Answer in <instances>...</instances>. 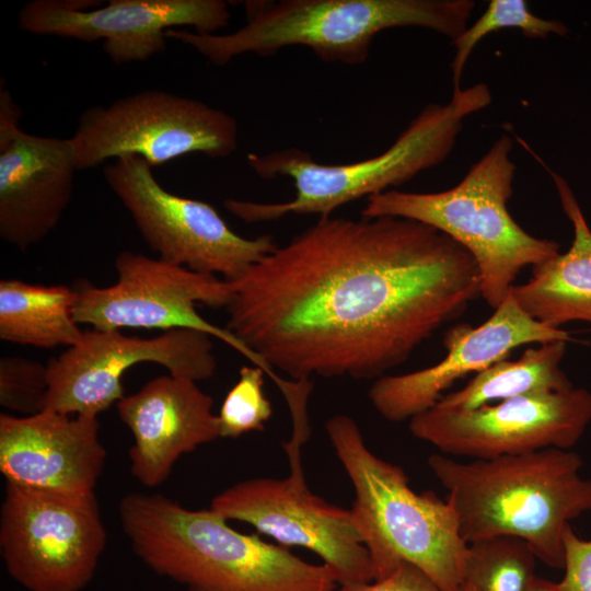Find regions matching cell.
I'll return each instance as SVG.
<instances>
[{
    "label": "cell",
    "instance_id": "obj_1",
    "mask_svg": "<svg viewBox=\"0 0 591 591\" xmlns=\"http://www.w3.org/2000/svg\"><path fill=\"white\" fill-rule=\"evenodd\" d=\"M230 282L225 328L296 381L386 375L480 296L465 247L397 217H318Z\"/></svg>",
    "mask_w": 591,
    "mask_h": 591
},
{
    "label": "cell",
    "instance_id": "obj_2",
    "mask_svg": "<svg viewBox=\"0 0 591 591\" xmlns=\"http://www.w3.org/2000/svg\"><path fill=\"white\" fill-rule=\"evenodd\" d=\"M137 557L186 591H335L334 573L258 534L231 528L213 510H189L160 494L132 493L118 505Z\"/></svg>",
    "mask_w": 591,
    "mask_h": 591
},
{
    "label": "cell",
    "instance_id": "obj_3",
    "mask_svg": "<svg viewBox=\"0 0 591 591\" xmlns=\"http://www.w3.org/2000/svg\"><path fill=\"white\" fill-rule=\"evenodd\" d=\"M428 465L448 489L447 500L467 544L515 537L545 565L564 568V531L591 511V479L580 476L583 461L578 453L549 448L467 463L434 453Z\"/></svg>",
    "mask_w": 591,
    "mask_h": 591
},
{
    "label": "cell",
    "instance_id": "obj_4",
    "mask_svg": "<svg viewBox=\"0 0 591 591\" xmlns=\"http://www.w3.org/2000/svg\"><path fill=\"white\" fill-rule=\"evenodd\" d=\"M246 22L228 34L173 28L167 38L193 47L216 67L244 54L276 55L290 46L311 49L321 60L363 63L379 33L425 27L457 38L475 8L472 0H259L244 2Z\"/></svg>",
    "mask_w": 591,
    "mask_h": 591
},
{
    "label": "cell",
    "instance_id": "obj_5",
    "mask_svg": "<svg viewBox=\"0 0 591 591\" xmlns=\"http://www.w3.org/2000/svg\"><path fill=\"white\" fill-rule=\"evenodd\" d=\"M491 102L485 83L453 91L447 104L431 103L408 124L384 152L346 164H324L298 148L250 153L247 163L264 179L288 177L296 194L282 202L227 199V210L247 223L288 215L332 216L341 206L399 186L442 163L453 150L463 120Z\"/></svg>",
    "mask_w": 591,
    "mask_h": 591
},
{
    "label": "cell",
    "instance_id": "obj_6",
    "mask_svg": "<svg viewBox=\"0 0 591 591\" xmlns=\"http://www.w3.org/2000/svg\"><path fill=\"white\" fill-rule=\"evenodd\" d=\"M328 439L355 491L352 511L370 553L375 580L402 563L426 573L442 591L464 583L468 544L450 503L432 491L416 494L404 470L372 453L355 419L335 415Z\"/></svg>",
    "mask_w": 591,
    "mask_h": 591
},
{
    "label": "cell",
    "instance_id": "obj_7",
    "mask_svg": "<svg viewBox=\"0 0 591 591\" xmlns=\"http://www.w3.org/2000/svg\"><path fill=\"white\" fill-rule=\"evenodd\" d=\"M512 139L500 136L462 181L437 193L390 189L367 198L362 217H397L428 224L465 247L480 277V296L497 309L525 266H536L559 253L553 240L524 231L511 217L515 165Z\"/></svg>",
    "mask_w": 591,
    "mask_h": 591
},
{
    "label": "cell",
    "instance_id": "obj_8",
    "mask_svg": "<svg viewBox=\"0 0 591 591\" xmlns=\"http://www.w3.org/2000/svg\"><path fill=\"white\" fill-rule=\"evenodd\" d=\"M106 545L96 496L5 482L0 553L8 573L28 591H81Z\"/></svg>",
    "mask_w": 591,
    "mask_h": 591
},
{
    "label": "cell",
    "instance_id": "obj_9",
    "mask_svg": "<svg viewBox=\"0 0 591 591\" xmlns=\"http://www.w3.org/2000/svg\"><path fill=\"white\" fill-rule=\"evenodd\" d=\"M117 281L107 287L83 282L74 290L73 316L78 324L100 331L123 328L193 329L216 337L262 368L278 386L285 379L229 329L204 318L198 303L227 308L231 282L215 275L194 271L161 258L123 251L115 258Z\"/></svg>",
    "mask_w": 591,
    "mask_h": 591
},
{
    "label": "cell",
    "instance_id": "obj_10",
    "mask_svg": "<svg viewBox=\"0 0 591 591\" xmlns=\"http://www.w3.org/2000/svg\"><path fill=\"white\" fill-rule=\"evenodd\" d=\"M69 141L78 171L128 155L141 157L153 167L190 153L231 155L237 147V124L199 100L144 90L85 109Z\"/></svg>",
    "mask_w": 591,
    "mask_h": 591
},
{
    "label": "cell",
    "instance_id": "obj_11",
    "mask_svg": "<svg viewBox=\"0 0 591 591\" xmlns=\"http://www.w3.org/2000/svg\"><path fill=\"white\" fill-rule=\"evenodd\" d=\"M138 155L114 160L103 176L159 258L234 281L278 245L273 235L246 239L209 204L174 195Z\"/></svg>",
    "mask_w": 591,
    "mask_h": 591
},
{
    "label": "cell",
    "instance_id": "obj_12",
    "mask_svg": "<svg viewBox=\"0 0 591 591\" xmlns=\"http://www.w3.org/2000/svg\"><path fill=\"white\" fill-rule=\"evenodd\" d=\"M286 478L258 477L218 494L210 509L245 522L281 546L315 553L339 586L369 583L375 570L352 509L332 505L306 486L301 462L290 463Z\"/></svg>",
    "mask_w": 591,
    "mask_h": 591
},
{
    "label": "cell",
    "instance_id": "obj_13",
    "mask_svg": "<svg viewBox=\"0 0 591 591\" xmlns=\"http://www.w3.org/2000/svg\"><path fill=\"white\" fill-rule=\"evenodd\" d=\"M144 362L196 382L211 378L217 369L210 336L201 332L178 328L143 338L92 328L47 363L46 409L97 417L125 396L124 373Z\"/></svg>",
    "mask_w": 591,
    "mask_h": 591
},
{
    "label": "cell",
    "instance_id": "obj_14",
    "mask_svg": "<svg viewBox=\"0 0 591 591\" xmlns=\"http://www.w3.org/2000/svg\"><path fill=\"white\" fill-rule=\"evenodd\" d=\"M591 421V392L517 396L472 409L433 406L409 419L410 433L444 455L490 460L549 448L568 450Z\"/></svg>",
    "mask_w": 591,
    "mask_h": 591
},
{
    "label": "cell",
    "instance_id": "obj_15",
    "mask_svg": "<svg viewBox=\"0 0 591 591\" xmlns=\"http://www.w3.org/2000/svg\"><path fill=\"white\" fill-rule=\"evenodd\" d=\"M84 0H33L19 13L20 30L82 42L103 39L116 65L144 61L166 48V32L189 26L216 34L229 24L223 0H113L99 7Z\"/></svg>",
    "mask_w": 591,
    "mask_h": 591
},
{
    "label": "cell",
    "instance_id": "obj_16",
    "mask_svg": "<svg viewBox=\"0 0 591 591\" xmlns=\"http://www.w3.org/2000/svg\"><path fill=\"white\" fill-rule=\"evenodd\" d=\"M22 111L0 90V237L20 251L42 242L58 225L78 171L69 138L20 128Z\"/></svg>",
    "mask_w": 591,
    "mask_h": 591
},
{
    "label": "cell",
    "instance_id": "obj_17",
    "mask_svg": "<svg viewBox=\"0 0 591 591\" xmlns=\"http://www.w3.org/2000/svg\"><path fill=\"white\" fill-rule=\"evenodd\" d=\"M569 334L524 312L512 294L479 326L460 323L443 337L445 357L434 366L399 375H383L368 392L375 410L399 422L430 409L454 382L507 359L521 346L569 340Z\"/></svg>",
    "mask_w": 591,
    "mask_h": 591
},
{
    "label": "cell",
    "instance_id": "obj_18",
    "mask_svg": "<svg viewBox=\"0 0 591 591\" xmlns=\"http://www.w3.org/2000/svg\"><path fill=\"white\" fill-rule=\"evenodd\" d=\"M50 409L32 416L0 415V472L28 487L92 493L106 450L97 417H70Z\"/></svg>",
    "mask_w": 591,
    "mask_h": 591
},
{
    "label": "cell",
    "instance_id": "obj_19",
    "mask_svg": "<svg viewBox=\"0 0 591 591\" xmlns=\"http://www.w3.org/2000/svg\"><path fill=\"white\" fill-rule=\"evenodd\" d=\"M212 406V397L196 381L171 374L124 396L117 413L134 437L129 459L135 478L147 487L159 486L182 455L220 438Z\"/></svg>",
    "mask_w": 591,
    "mask_h": 591
},
{
    "label": "cell",
    "instance_id": "obj_20",
    "mask_svg": "<svg viewBox=\"0 0 591 591\" xmlns=\"http://www.w3.org/2000/svg\"><path fill=\"white\" fill-rule=\"evenodd\" d=\"M546 169L572 223L573 241L568 252L534 266L529 281L513 285L510 293L524 312L548 326L591 324V230L567 182Z\"/></svg>",
    "mask_w": 591,
    "mask_h": 591
},
{
    "label": "cell",
    "instance_id": "obj_21",
    "mask_svg": "<svg viewBox=\"0 0 591 591\" xmlns=\"http://www.w3.org/2000/svg\"><path fill=\"white\" fill-rule=\"evenodd\" d=\"M74 288L0 281V339L37 348L71 347L83 331L74 320Z\"/></svg>",
    "mask_w": 591,
    "mask_h": 591
},
{
    "label": "cell",
    "instance_id": "obj_22",
    "mask_svg": "<svg viewBox=\"0 0 591 591\" xmlns=\"http://www.w3.org/2000/svg\"><path fill=\"white\" fill-rule=\"evenodd\" d=\"M565 352V340L530 346L518 360L503 359L476 373L464 387L443 395L436 406L472 409L528 394L571 390L560 369Z\"/></svg>",
    "mask_w": 591,
    "mask_h": 591
},
{
    "label": "cell",
    "instance_id": "obj_23",
    "mask_svg": "<svg viewBox=\"0 0 591 591\" xmlns=\"http://www.w3.org/2000/svg\"><path fill=\"white\" fill-rule=\"evenodd\" d=\"M536 556L520 538L499 536L468 544L464 582L474 591H526Z\"/></svg>",
    "mask_w": 591,
    "mask_h": 591
},
{
    "label": "cell",
    "instance_id": "obj_24",
    "mask_svg": "<svg viewBox=\"0 0 591 591\" xmlns=\"http://www.w3.org/2000/svg\"><path fill=\"white\" fill-rule=\"evenodd\" d=\"M502 28H519L523 35L533 39H546L551 34L563 36L568 32L563 22L533 14L524 0H490L480 18L453 40V91L461 90L462 73L475 46L488 34Z\"/></svg>",
    "mask_w": 591,
    "mask_h": 591
},
{
    "label": "cell",
    "instance_id": "obj_25",
    "mask_svg": "<svg viewBox=\"0 0 591 591\" xmlns=\"http://www.w3.org/2000/svg\"><path fill=\"white\" fill-rule=\"evenodd\" d=\"M265 371L256 366H243L239 380L227 394L218 415L220 438H239L259 431L273 409L264 394Z\"/></svg>",
    "mask_w": 591,
    "mask_h": 591
},
{
    "label": "cell",
    "instance_id": "obj_26",
    "mask_svg": "<svg viewBox=\"0 0 591 591\" xmlns=\"http://www.w3.org/2000/svg\"><path fill=\"white\" fill-rule=\"evenodd\" d=\"M49 390L47 366L21 356L0 358V405L23 416L46 409Z\"/></svg>",
    "mask_w": 591,
    "mask_h": 591
},
{
    "label": "cell",
    "instance_id": "obj_27",
    "mask_svg": "<svg viewBox=\"0 0 591 591\" xmlns=\"http://www.w3.org/2000/svg\"><path fill=\"white\" fill-rule=\"evenodd\" d=\"M565 551L564 577L560 591H591V540L576 535L570 524L563 534Z\"/></svg>",
    "mask_w": 591,
    "mask_h": 591
},
{
    "label": "cell",
    "instance_id": "obj_28",
    "mask_svg": "<svg viewBox=\"0 0 591 591\" xmlns=\"http://www.w3.org/2000/svg\"><path fill=\"white\" fill-rule=\"evenodd\" d=\"M335 591H442L426 573L408 563H402L387 577L369 583L339 586ZM460 591H474L463 583Z\"/></svg>",
    "mask_w": 591,
    "mask_h": 591
},
{
    "label": "cell",
    "instance_id": "obj_29",
    "mask_svg": "<svg viewBox=\"0 0 591 591\" xmlns=\"http://www.w3.org/2000/svg\"><path fill=\"white\" fill-rule=\"evenodd\" d=\"M526 591H560L558 583L534 576Z\"/></svg>",
    "mask_w": 591,
    "mask_h": 591
}]
</instances>
